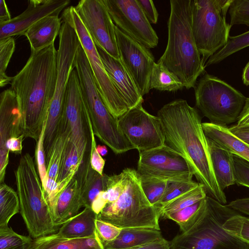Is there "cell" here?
Returning <instances> with one entry per match:
<instances>
[{
    "instance_id": "83f0119b",
    "label": "cell",
    "mask_w": 249,
    "mask_h": 249,
    "mask_svg": "<svg viewBox=\"0 0 249 249\" xmlns=\"http://www.w3.org/2000/svg\"><path fill=\"white\" fill-rule=\"evenodd\" d=\"M71 131L64 115L58 134L46 157L47 177L58 182V176L64 149Z\"/></svg>"
},
{
    "instance_id": "f907efd6",
    "label": "cell",
    "mask_w": 249,
    "mask_h": 249,
    "mask_svg": "<svg viewBox=\"0 0 249 249\" xmlns=\"http://www.w3.org/2000/svg\"><path fill=\"white\" fill-rule=\"evenodd\" d=\"M228 128L234 135L249 144V127L239 128L233 124Z\"/></svg>"
},
{
    "instance_id": "ab89813d",
    "label": "cell",
    "mask_w": 249,
    "mask_h": 249,
    "mask_svg": "<svg viewBox=\"0 0 249 249\" xmlns=\"http://www.w3.org/2000/svg\"><path fill=\"white\" fill-rule=\"evenodd\" d=\"M126 182V174L125 169L119 175H107L106 189L107 204L113 203L117 200L124 192Z\"/></svg>"
},
{
    "instance_id": "7dc6e473",
    "label": "cell",
    "mask_w": 249,
    "mask_h": 249,
    "mask_svg": "<svg viewBox=\"0 0 249 249\" xmlns=\"http://www.w3.org/2000/svg\"><path fill=\"white\" fill-rule=\"evenodd\" d=\"M235 125L239 128L249 127V97H246L243 108Z\"/></svg>"
},
{
    "instance_id": "60d3db41",
    "label": "cell",
    "mask_w": 249,
    "mask_h": 249,
    "mask_svg": "<svg viewBox=\"0 0 249 249\" xmlns=\"http://www.w3.org/2000/svg\"><path fill=\"white\" fill-rule=\"evenodd\" d=\"M228 12L231 27L240 24L249 27V0H232Z\"/></svg>"
},
{
    "instance_id": "4fadbf2b",
    "label": "cell",
    "mask_w": 249,
    "mask_h": 249,
    "mask_svg": "<svg viewBox=\"0 0 249 249\" xmlns=\"http://www.w3.org/2000/svg\"><path fill=\"white\" fill-rule=\"evenodd\" d=\"M115 25L148 49L158 44L159 37L137 0H103Z\"/></svg>"
},
{
    "instance_id": "7c38bea8",
    "label": "cell",
    "mask_w": 249,
    "mask_h": 249,
    "mask_svg": "<svg viewBox=\"0 0 249 249\" xmlns=\"http://www.w3.org/2000/svg\"><path fill=\"white\" fill-rule=\"evenodd\" d=\"M121 131L139 153L164 146L160 118L146 111L140 103L118 119Z\"/></svg>"
},
{
    "instance_id": "f5cc1de1",
    "label": "cell",
    "mask_w": 249,
    "mask_h": 249,
    "mask_svg": "<svg viewBox=\"0 0 249 249\" xmlns=\"http://www.w3.org/2000/svg\"><path fill=\"white\" fill-rule=\"evenodd\" d=\"M242 78L244 84L249 86V62L243 69Z\"/></svg>"
},
{
    "instance_id": "ba28073f",
    "label": "cell",
    "mask_w": 249,
    "mask_h": 249,
    "mask_svg": "<svg viewBox=\"0 0 249 249\" xmlns=\"http://www.w3.org/2000/svg\"><path fill=\"white\" fill-rule=\"evenodd\" d=\"M232 0H192V30L205 65L227 43L231 26L226 15Z\"/></svg>"
},
{
    "instance_id": "3957f363",
    "label": "cell",
    "mask_w": 249,
    "mask_h": 249,
    "mask_svg": "<svg viewBox=\"0 0 249 249\" xmlns=\"http://www.w3.org/2000/svg\"><path fill=\"white\" fill-rule=\"evenodd\" d=\"M191 1H170L167 44L158 61L174 73L187 89L195 88L205 68L192 33Z\"/></svg>"
},
{
    "instance_id": "e0dca14e",
    "label": "cell",
    "mask_w": 249,
    "mask_h": 249,
    "mask_svg": "<svg viewBox=\"0 0 249 249\" xmlns=\"http://www.w3.org/2000/svg\"><path fill=\"white\" fill-rule=\"evenodd\" d=\"M115 31L120 59L143 96L150 90V80L155 58L149 49L116 25Z\"/></svg>"
},
{
    "instance_id": "4316f807",
    "label": "cell",
    "mask_w": 249,
    "mask_h": 249,
    "mask_svg": "<svg viewBox=\"0 0 249 249\" xmlns=\"http://www.w3.org/2000/svg\"><path fill=\"white\" fill-rule=\"evenodd\" d=\"M33 249H105L97 235L85 238H66L57 233L34 239Z\"/></svg>"
},
{
    "instance_id": "2e32d148",
    "label": "cell",
    "mask_w": 249,
    "mask_h": 249,
    "mask_svg": "<svg viewBox=\"0 0 249 249\" xmlns=\"http://www.w3.org/2000/svg\"><path fill=\"white\" fill-rule=\"evenodd\" d=\"M138 173L166 180H192L194 171L180 154L164 145L139 153Z\"/></svg>"
},
{
    "instance_id": "c3c4849f",
    "label": "cell",
    "mask_w": 249,
    "mask_h": 249,
    "mask_svg": "<svg viewBox=\"0 0 249 249\" xmlns=\"http://www.w3.org/2000/svg\"><path fill=\"white\" fill-rule=\"evenodd\" d=\"M24 138V136L21 135L18 137L10 138L6 144L8 150L16 154H20L22 149V143Z\"/></svg>"
},
{
    "instance_id": "b9f144b4",
    "label": "cell",
    "mask_w": 249,
    "mask_h": 249,
    "mask_svg": "<svg viewBox=\"0 0 249 249\" xmlns=\"http://www.w3.org/2000/svg\"><path fill=\"white\" fill-rule=\"evenodd\" d=\"M47 120V118L45 121L39 137L38 141L36 142L35 151V159L42 188L45 186L48 178L46 163V156L44 146V134Z\"/></svg>"
},
{
    "instance_id": "ee69618b",
    "label": "cell",
    "mask_w": 249,
    "mask_h": 249,
    "mask_svg": "<svg viewBox=\"0 0 249 249\" xmlns=\"http://www.w3.org/2000/svg\"><path fill=\"white\" fill-rule=\"evenodd\" d=\"M95 226L98 235L103 244L115 239L121 231V229L97 218L95 220Z\"/></svg>"
},
{
    "instance_id": "cb8c5ba5",
    "label": "cell",
    "mask_w": 249,
    "mask_h": 249,
    "mask_svg": "<svg viewBox=\"0 0 249 249\" xmlns=\"http://www.w3.org/2000/svg\"><path fill=\"white\" fill-rule=\"evenodd\" d=\"M160 229L151 228L121 229L117 237L103 244L105 249H129L152 243L162 238Z\"/></svg>"
},
{
    "instance_id": "8992f818",
    "label": "cell",
    "mask_w": 249,
    "mask_h": 249,
    "mask_svg": "<svg viewBox=\"0 0 249 249\" xmlns=\"http://www.w3.org/2000/svg\"><path fill=\"white\" fill-rule=\"evenodd\" d=\"M20 212L30 236L35 239L55 233V225L45 200L42 184L32 157L21 156L15 171Z\"/></svg>"
},
{
    "instance_id": "9a60e30c",
    "label": "cell",
    "mask_w": 249,
    "mask_h": 249,
    "mask_svg": "<svg viewBox=\"0 0 249 249\" xmlns=\"http://www.w3.org/2000/svg\"><path fill=\"white\" fill-rule=\"evenodd\" d=\"M74 7L95 45L119 59L115 25L103 0H81Z\"/></svg>"
},
{
    "instance_id": "6da1fadb",
    "label": "cell",
    "mask_w": 249,
    "mask_h": 249,
    "mask_svg": "<svg viewBox=\"0 0 249 249\" xmlns=\"http://www.w3.org/2000/svg\"><path fill=\"white\" fill-rule=\"evenodd\" d=\"M157 114L165 144L187 160L208 196L225 205L226 196L215 178L207 139L197 110L179 99L164 105Z\"/></svg>"
},
{
    "instance_id": "52a82bcc",
    "label": "cell",
    "mask_w": 249,
    "mask_h": 249,
    "mask_svg": "<svg viewBox=\"0 0 249 249\" xmlns=\"http://www.w3.org/2000/svg\"><path fill=\"white\" fill-rule=\"evenodd\" d=\"M125 188L115 202L107 204L97 218L120 229L151 228L160 229L158 210L152 205L142 188L137 171L125 169Z\"/></svg>"
},
{
    "instance_id": "ffe728a7",
    "label": "cell",
    "mask_w": 249,
    "mask_h": 249,
    "mask_svg": "<svg viewBox=\"0 0 249 249\" xmlns=\"http://www.w3.org/2000/svg\"><path fill=\"white\" fill-rule=\"evenodd\" d=\"M96 47L106 70L129 109L142 103L143 96L121 59H115L99 46Z\"/></svg>"
},
{
    "instance_id": "d590c367",
    "label": "cell",
    "mask_w": 249,
    "mask_h": 249,
    "mask_svg": "<svg viewBox=\"0 0 249 249\" xmlns=\"http://www.w3.org/2000/svg\"><path fill=\"white\" fill-rule=\"evenodd\" d=\"M34 240L7 227L0 229V249H33Z\"/></svg>"
},
{
    "instance_id": "7402d4cb",
    "label": "cell",
    "mask_w": 249,
    "mask_h": 249,
    "mask_svg": "<svg viewBox=\"0 0 249 249\" xmlns=\"http://www.w3.org/2000/svg\"><path fill=\"white\" fill-rule=\"evenodd\" d=\"M61 18L58 16L43 18L31 26L24 36L28 40L31 53L41 50L53 44L60 30Z\"/></svg>"
},
{
    "instance_id": "f35d334b",
    "label": "cell",
    "mask_w": 249,
    "mask_h": 249,
    "mask_svg": "<svg viewBox=\"0 0 249 249\" xmlns=\"http://www.w3.org/2000/svg\"><path fill=\"white\" fill-rule=\"evenodd\" d=\"M223 227L226 231L249 245V218L239 213L236 214L229 218Z\"/></svg>"
},
{
    "instance_id": "4dcf8cb0",
    "label": "cell",
    "mask_w": 249,
    "mask_h": 249,
    "mask_svg": "<svg viewBox=\"0 0 249 249\" xmlns=\"http://www.w3.org/2000/svg\"><path fill=\"white\" fill-rule=\"evenodd\" d=\"M206 204V197L197 202L176 212L167 215L165 218L176 222L181 232L189 230L199 219Z\"/></svg>"
},
{
    "instance_id": "30bf717a",
    "label": "cell",
    "mask_w": 249,
    "mask_h": 249,
    "mask_svg": "<svg viewBox=\"0 0 249 249\" xmlns=\"http://www.w3.org/2000/svg\"><path fill=\"white\" fill-rule=\"evenodd\" d=\"M57 50V77L56 87L47 117L44 144L46 148L52 145L59 131L63 117L64 99L67 84L77 50L81 45L75 29L66 21L62 20L59 34Z\"/></svg>"
},
{
    "instance_id": "8fae6325",
    "label": "cell",
    "mask_w": 249,
    "mask_h": 249,
    "mask_svg": "<svg viewBox=\"0 0 249 249\" xmlns=\"http://www.w3.org/2000/svg\"><path fill=\"white\" fill-rule=\"evenodd\" d=\"M62 20L68 22L76 31L89 63L94 81L101 98L110 113L118 119L129 107L107 72L95 44L80 20L74 7L65 9Z\"/></svg>"
},
{
    "instance_id": "f6af8a7d",
    "label": "cell",
    "mask_w": 249,
    "mask_h": 249,
    "mask_svg": "<svg viewBox=\"0 0 249 249\" xmlns=\"http://www.w3.org/2000/svg\"><path fill=\"white\" fill-rule=\"evenodd\" d=\"M143 12L150 23L156 24L159 14L153 1L151 0H137Z\"/></svg>"
},
{
    "instance_id": "d4e9b609",
    "label": "cell",
    "mask_w": 249,
    "mask_h": 249,
    "mask_svg": "<svg viewBox=\"0 0 249 249\" xmlns=\"http://www.w3.org/2000/svg\"><path fill=\"white\" fill-rule=\"evenodd\" d=\"M207 139L214 177L219 187L224 191L226 188L235 184L233 154Z\"/></svg>"
},
{
    "instance_id": "bcb514c9",
    "label": "cell",
    "mask_w": 249,
    "mask_h": 249,
    "mask_svg": "<svg viewBox=\"0 0 249 249\" xmlns=\"http://www.w3.org/2000/svg\"><path fill=\"white\" fill-rule=\"evenodd\" d=\"M227 206L238 213L249 215V197L235 199L230 202Z\"/></svg>"
},
{
    "instance_id": "603a6c76",
    "label": "cell",
    "mask_w": 249,
    "mask_h": 249,
    "mask_svg": "<svg viewBox=\"0 0 249 249\" xmlns=\"http://www.w3.org/2000/svg\"><path fill=\"white\" fill-rule=\"evenodd\" d=\"M206 137L219 147L249 161V144L234 135L228 127L202 123Z\"/></svg>"
},
{
    "instance_id": "44dd1931",
    "label": "cell",
    "mask_w": 249,
    "mask_h": 249,
    "mask_svg": "<svg viewBox=\"0 0 249 249\" xmlns=\"http://www.w3.org/2000/svg\"><path fill=\"white\" fill-rule=\"evenodd\" d=\"M81 207L80 189L74 176L59 195L50 210L55 225L58 227L62 226L77 215Z\"/></svg>"
},
{
    "instance_id": "74e56055",
    "label": "cell",
    "mask_w": 249,
    "mask_h": 249,
    "mask_svg": "<svg viewBox=\"0 0 249 249\" xmlns=\"http://www.w3.org/2000/svg\"><path fill=\"white\" fill-rule=\"evenodd\" d=\"M15 49V41L12 37L0 39V87L10 84L12 77L5 71Z\"/></svg>"
},
{
    "instance_id": "5b68a950",
    "label": "cell",
    "mask_w": 249,
    "mask_h": 249,
    "mask_svg": "<svg viewBox=\"0 0 249 249\" xmlns=\"http://www.w3.org/2000/svg\"><path fill=\"white\" fill-rule=\"evenodd\" d=\"M202 215L187 231L170 242V249H249V245L226 231L224 223L239 213L212 197H206Z\"/></svg>"
},
{
    "instance_id": "e575fe53",
    "label": "cell",
    "mask_w": 249,
    "mask_h": 249,
    "mask_svg": "<svg viewBox=\"0 0 249 249\" xmlns=\"http://www.w3.org/2000/svg\"><path fill=\"white\" fill-rule=\"evenodd\" d=\"M139 174L142 191L150 204L156 208L161 199L168 181L153 176Z\"/></svg>"
},
{
    "instance_id": "7a4b0ae2",
    "label": "cell",
    "mask_w": 249,
    "mask_h": 249,
    "mask_svg": "<svg viewBox=\"0 0 249 249\" xmlns=\"http://www.w3.org/2000/svg\"><path fill=\"white\" fill-rule=\"evenodd\" d=\"M57 77V51L54 44L31 53L23 68L12 77L11 89L18 98L21 129L25 138L38 141L48 117Z\"/></svg>"
},
{
    "instance_id": "db71d44e",
    "label": "cell",
    "mask_w": 249,
    "mask_h": 249,
    "mask_svg": "<svg viewBox=\"0 0 249 249\" xmlns=\"http://www.w3.org/2000/svg\"><path fill=\"white\" fill-rule=\"evenodd\" d=\"M97 150L101 156H104L106 155L107 153V149L105 145H97Z\"/></svg>"
},
{
    "instance_id": "277c9868",
    "label": "cell",
    "mask_w": 249,
    "mask_h": 249,
    "mask_svg": "<svg viewBox=\"0 0 249 249\" xmlns=\"http://www.w3.org/2000/svg\"><path fill=\"white\" fill-rule=\"evenodd\" d=\"M74 67L78 74L83 100L94 135L116 154L134 149L120 129L118 119L110 113L104 104L81 45L76 53Z\"/></svg>"
},
{
    "instance_id": "ac0fdd59",
    "label": "cell",
    "mask_w": 249,
    "mask_h": 249,
    "mask_svg": "<svg viewBox=\"0 0 249 249\" xmlns=\"http://www.w3.org/2000/svg\"><path fill=\"white\" fill-rule=\"evenodd\" d=\"M21 112L18 98L11 89L0 95V183L4 182L9 162L7 141L23 135L21 129Z\"/></svg>"
},
{
    "instance_id": "d6986e66",
    "label": "cell",
    "mask_w": 249,
    "mask_h": 249,
    "mask_svg": "<svg viewBox=\"0 0 249 249\" xmlns=\"http://www.w3.org/2000/svg\"><path fill=\"white\" fill-rule=\"evenodd\" d=\"M70 0H30L26 9L11 20L0 23V39L24 35L26 31L41 19L58 16Z\"/></svg>"
},
{
    "instance_id": "1f68e13d",
    "label": "cell",
    "mask_w": 249,
    "mask_h": 249,
    "mask_svg": "<svg viewBox=\"0 0 249 249\" xmlns=\"http://www.w3.org/2000/svg\"><path fill=\"white\" fill-rule=\"evenodd\" d=\"M207 194L204 186L199 183L196 188L178 196L159 210L160 217L166 216L190 206L205 198Z\"/></svg>"
},
{
    "instance_id": "484cf974",
    "label": "cell",
    "mask_w": 249,
    "mask_h": 249,
    "mask_svg": "<svg viewBox=\"0 0 249 249\" xmlns=\"http://www.w3.org/2000/svg\"><path fill=\"white\" fill-rule=\"evenodd\" d=\"M97 214L91 208L85 207L80 213L65 222L57 234L66 238H85L96 236Z\"/></svg>"
},
{
    "instance_id": "7bdbcfd3",
    "label": "cell",
    "mask_w": 249,
    "mask_h": 249,
    "mask_svg": "<svg viewBox=\"0 0 249 249\" xmlns=\"http://www.w3.org/2000/svg\"><path fill=\"white\" fill-rule=\"evenodd\" d=\"M235 183L249 188V161L233 154Z\"/></svg>"
},
{
    "instance_id": "8d00e7d4",
    "label": "cell",
    "mask_w": 249,
    "mask_h": 249,
    "mask_svg": "<svg viewBox=\"0 0 249 249\" xmlns=\"http://www.w3.org/2000/svg\"><path fill=\"white\" fill-rule=\"evenodd\" d=\"M199 183L192 180H176L168 181L164 193L156 208L160 209L178 196L196 188Z\"/></svg>"
},
{
    "instance_id": "836d02e7",
    "label": "cell",
    "mask_w": 249,
    "mask_h": 249,
    "mask_svg": "<svg viewBox=\"0 0 249 249\" xmlns=\"http://www.w3.org/2000/svg\"><path fill=\"white\" fill-rule=\"evenodd\" d=\"M249 46V30L240 35L230 36L227 43L210 57L205 67L218 64L233 53Z\"/></svg>"
},
{
    "instance_id": "d6a6232c",
    "label": "cell",
    "mask_w": 249,
    "mask_h": 249,
    "mask_svg": "<svg viewBox=\"0 0 249 249\" xmlns=\"http://www.w3.org/2000/svg\"><path fill=\"white\" fill-rule=\"evenodd\" d=\"M83 162L77 149L70 140V137L67 140L61 161L58 182L67 178L74 177L77 173Z\"/></svg>"
},
{
    "instance_id": "f546056e",
    "label": "cell",
    "mask_w": 249,
    "mask_h": 249,
    "mask_svg": "<svg viewBox=\"0 0 249 249\" xmlns=\"http://www.w3.org/2000/svg\"><path fill=\"white\" fill-rule=\"evenodd\" d=\"M19 212L17 192L4 182L0 183V229L8 227L10 219Z\"/></svg>"
},
{
    "instance_id": "5bb4252c",
    "label": "cell",
    "mask_w": 249,
    "mask_h": 249,
    "mask_svg": "<svg viewBox=\"0 0 249 249\" xmlns=\"http://www.w3.org/2000/svg\"><path fill=\"white\" fill-rule=\"evenodd\" d=\"M64 115L70 129V140L83 161L90 150V135L88 113L75 68L71 72L66 88Z\"/></svg>"
},
{
    "instance_id": "816d5d0a",
    "label": "cell",
    "mask_w": 249,
    "mask_h": 249,
    "mask_svg": "<svg viewBox=\"0 0 249 249\" xmlns=\"http://www.w3.org/2000/svg\"><path fill=\"white\" fill-rule=\"evenodd\" d=\"M12 19L5 1L0 0V23L8 21Z\"/></svg>"
},
{
    "instance_id": "f1b7e54d",
    "label": "cell",
    "mask_w": 249,
    "mask_h": 249,
    "mask_svg": "<svg viewBox=\"0 0 249 249\" xmlns=\"http://www.w3.org/2000/svg\"><path fill=\"white\" fill-rule=\"evenodd\" d=\"M184 87L179 79L160 63H155L150 80V89L175 92Z\"/></svg>"
},
{
    "instance_id": "681fc988",
    "label": "cell",
    "mask_w": 249,
    "mask_h": 249,
    "mask_svg": "<svg viewBox=\"0 0 249 249\" xmlns=\"http://www.w3.org/2000/svg\"><path fill=\"white\" fill-rule=\"evenodd\" d=\"M129 249H170V242L162 238L155 242Z\"/></svg>"
},
{
    "instance_id": "9c48e42d",
    "label": "cell",
    "mask_w": 249,
    "mask_h": 249,
    "mask_svg": "<svg viewBox=\"0 0 249 249\" xmlns=\"http://www.w3.org/2000/svg\"><path fill=\"white\" fill-rule=\"evenodd\" d=\"M196 104L210 123L227 126L236 122L246 97L214 75L203 74L195 87Z\"/></svg>"
}]
</instances>
